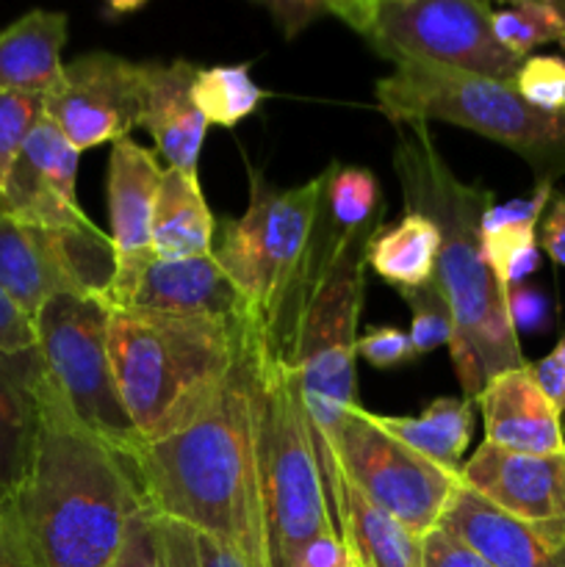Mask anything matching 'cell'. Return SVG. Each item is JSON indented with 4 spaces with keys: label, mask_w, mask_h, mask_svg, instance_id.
<instances>
[{
    "label": "cell",
    "mask_w": 565,
    "mask_h": 567,
    "mask_svg": "<svg viewBox=\"0 0 565 567\" xmlns=\"http://www.w3.org/2000/svg\"><path fill=\"white\" fill-rule=\"evenodd\" d=\"M554 194V183L537 181L532 194L526 197L507 199V203H493L485 210V219L482 225L496 227V225H524V227H537L543 219V210H546L548 199Z\"/></svg>",
    "instance_id": "d590c367"
},
{
    "label": "cell",
    "mask_w": 565,
    "mask_h": 567,
    "mask_svg": "<svg viewBox=\"0 0 565 567\" xmlns=\"http://www.w3.org/2000/svg\"><path fill=\"white\" fill-rule=\"evenodd\" d=\"M480 241L487 266L504 291L518 288L537 269V227L482 225Z\"/></svg>",
    "instance_id": "f546056e"
},
{
    "label": "cell",
    "mask_w": 565,
    "mask_h": 567,
    "mask_svg": "<svg viewBox=\"0 0 565 567\" xmlns=\"http://www.w3.org/2000/svg\"><path fill=\"white\" fill-rule=\"evenodd\" d=\"M42 114L78 153L122 142L142 116V64L114 53L78 55L42 97Z\"/></svg>",
    "instance_id": "4fadbf2b"
},
{
    "label": "cell",
    "mask_w": 565,
    "mask_h": 567,
    "mask_svg": "<svg viewBox=\"0 0 565 567\" xmlns=\"http://www.w3.org/2000/svg\"><path fill=\"white\" fill-rule=\"evenodd\" d=\"M515 92L541 111H565V59L530 55L513 81Z\"/></svg>",
    "instance_id": "d6a6232c"
},
{
    "label": "cell",
    "mask_w": 565,
    "mask_h": 567,
    "mask_svg": "<svg viewBox=\"0 0 565 567\" xmlns=\"http://www.w3.org/2000/svg\"><path fill=\"white\" fill-rule=\"evenodd\" d=\"M537 247L565 269V192H554L537 225Z\"/></svg>",
    "instance_id": "ab89813d"
},
{
    "label": "cell",
    "mask_w": 565,
    "mask_h": 567,
    "mask_svg": "<svg viewBox=\"0 0 565 567\" xmlns=\"http://www.w3.org/2000/svg\"><path fill=\"white\" fill-rule=\"evenodd\" d=\"M78 164L81 153L42 114L6 177L0 210L25 225L53 227V230L89 225L92 219L83 214L75 197Z\"/></svg>",
    "instance_id": "9a60e30c"
},
{
    "label": "cell",
    "mask_w": 565,
    "mask_h": 567,
    "mask_svg": "<svg viewBox=\"0 0 565 567\" xmlns=\"http://www.w3.org/2000/svg\"><path fill=\"white\" fill-rule=\"evenodd\" d=\"M197 548H199V565L203 567H249L244 563V557L238 551H233L225 543L214 540L208 535H197Z\"/></svg>",
    "instance_id": "f6af8a7d"
},
{
    "label": "cell",
    "mask_w": 565,
    "mask_h": 567,
    "mask_svg": "<svg viewBox=\"0 0 565 567\" xmlns=\"http://www.w3.org/2000/svg\"><path fill=\"white\" fill-rule=\"evenodd\" d=\"M374 233H338L319 205L310 247L308 299L294 343V365L302 385L327 502L336 485L338 432L349 410L358 404V321L369 269L366 249Z\"/></svg>",
    "instance_id": "5b68a950"
},
{
    "label": "cell",
    "mask_w": 565,
    "mask_h": 567,
    "mask_svg": "<svg viewBox=\"0 0 565 567\" xmlns=\"http://www.w3.org/2000/svg\"><path fill=\"white\" fill-rule=\"evenodd\" d=\"M161 540H164L166 567H203L199 565L197 532L177 520L161 518Z\"/></svg>",
    "instance_id": "60d3db41"
},
{
    "label": "cell",
    "mask_w": 565,
    "mask_h": 567,
    "mask_svg": "<svg viewBox=\"0 0 565 567\" xmlns=\"http://www.w3.org/2000/svg\"><path fill=\"white\" fill-rule=\"evenodd\" d=\"M131 310L253 321L247 299L214 252L186 260H153L133 291ZM255 324V321H253Z\"/></svg>",
    "instance_id": "44dd1931"
},
{
    "label": "cell",
    "mask_w": 565,
    "mask_h": 567,
    "mask_svg": "<svg viewBox=\"0 0 565 567\" xmlns=\"http://www.w3.org/2000/svg\"><path fill=\"white\" fill-rule=\"evenodd\" d=\"M66 44L64 11L33 9L0 31V94H48L59 83Z\"/></svg>",
    "instance_id": "603a6c76"
},
{
    "label": "cell",
    "mask_w": 565,
    "mask_h": 567,
    "mask_svg": "<svg viewBox=\"0 0 565 567\" xmlns=\"http://www.w3.org/2000/svg\"><path fill=\"white\" fill-rule=\"evenodd\" d=\"M253 321L114 308L109 358L142 443L203 419L219 399Z\"/></svg>",
    "instance_id": "277c9868"
},
{
    "label": "cell",
    "mask_w": 565,
    "mask_h": 567,
    "mask_svg": "<svg viewBox=\"0 0 565 567\" xmlns=\"http://www.w3.org/2000/svg\"><path fill=\"white\" fill-rule=\"evenodd\" d=\"M3 518H6V507L0 504V526H3Z\"/></svg>",
    "instance_id": "7dc6e473"
},
{
    "label": "cell",
    "mask_w": 565,
    "mask_h": 567,
    "mask_svg": "<svg viewBox=\"0 0 565 567\" xmlns=\"http://www.w3.org/2000/svg\"><path fill=\"white\" fill-rule=\"evenodd\" d=\"M258 474L269 567H299L325 535H338L325 476L310 435L302 385L291 358L271 354L260 338Z\"/></svg>",
    "instance_id": "52a82bcc"
},
{
    "label": "cell",
    "mask_w": 565,
    "mask_h": 567,
    "mask_svg": "<svg viewBox=\"0 0 565 567\" xmlns=\"http://www.w3.org/2000/svg\"><path fill=\"white\" fill-rule=\"evenodd\" d=\"M144 507L133 460L78 424L44 380L37 457L9 504L37 567H114Z\"/></svg>",
    "instance_id": "3957f363"
},
{
    "label": "cell",
    "mask_w": 565,
    "mask_h": 567,
    "mask_svg": "<svg viewBox=\"0 0 565 567\" xmlns=\"http://www.w3.org/2000/svg\"><path fill=\"white\" fill-rule=\"evenodd\" d=\"M493 33L518 59H530L532 50L548 42L565 50V14L557 0H521L493 11Z\"/></svg>",
    "instance_id": "f1b7e54d"
},
{
    "label": "cell",
    "mask_w": 565,
    "mask_h": 567,
    "mask_svg": "<svg viewBox=\"0 0 565 567\" xmlns=\"http://www.w3.org/2000/svg\"><path fill=\"white\" fill-rule=\"evenodd\" d=\"M474 404L482 410L487 446L541 457L565 454L563 415L537 388L535 377L530 374V363L493 377Z\"/></svg>",
    "instance_id": "ffe728a7"
},
{
    "label": "cell",
    "mask_w": 565,
    "mask_h": 567,
    "mask_svg": "<svg viewBox=\"0 0 565 567\" xmlns=\"http://www.w3.org/2000/svg\"><path fill=\"white\" fill-rule=\"evenodd\" d=\"M0 567H37L9 507H6L3 526H0Z\"/></svg>",
    "instance_id": "7bdbcfd3"
},
{
    "label": "cell",
    "mask_w": 565,
    "mask_h": 567,
    "mask_svg": "<svg viewBox=\"0 0 565 567\" xmlns=\"http://www.w3.org/2000/svg\"><path fill=\"white\" fill-rule=\"evenodd\" d=\"M563 449H565V419H563Z\"/></svg>",
    "instance_id": "c3c4849f"
},
{
    "label": "cell",
    "mask_w": 565,
    "mask_h": 567,
    "mask_svg": "<svg viewBox=\"0 0 565 567\" xmlns=\"http://www.w3.org/2000/svg\"><path fill=\"white\" fill-rule=\"evenodd\" d=\"M44 371L39 349L0 352V504L9 507L31 474L42 432Z\"/></svg>",
    "instance_id": "d6986e66"
},
{
    "label": "cell",
    "mask_w": 565,
    "mask_h": 567,
    "mask_svg": "<svg viewBox=\"0 0 565 567\" xmlns=\"http://www.w3.org/2000/svg\"><path fill=\"white\" fill-rule=\"evenodd\" d=\"M216 221L194 175L164 169L153 216L155 260H186L214 252Z\"/></svg>",
    "instance_id": "cb8c5ba5"
},
{
    "label": "cell",
    "mask_w": 565,
    "mask_h": 567,
    "mask_svg": "<svg viewBox=\"0 0 565 567\" xmlns=\"http://www.w3.org/2000/svg\"><path fill=\"white\" fill-rule=\"evenodd\" d=\"M460 485L510 518L565 529V454H515L482 443L460 468Z\"/></svg>",
    "instance_id": "2e32d148"
},
{
    "label": "cell",
    "mask_w": 565,
    "mask_h": 567,
    "mask_svg": "<svg viewBox=\"0 0 565 567\" xmlns=\"http://www.w3.org/2000/svg\"><path fill=\"white\" fill-rule=\"evenodd\" d=\"M114 567H166L161 515H155L150 504L127 526L125 546H122Z\"/></svg>",
    "instance_id": "836d02e7"
},
{
    "label": "cell",
    "mask_w": 565,
    "mask_h": 567,
    "mask_svg": "<svg viewBox=\"0 0 565 567\" xmlns=\"http://www.w3.org/2000/svg\"><path fill=\"white\" fill-rule=\"evenodd\" d=\"M330 14L393 66H446L513 83L526 61L499 42L482 0H338Z\"/></svg>",
    "instance_id": "9c48e42d"
},
{
    "label": "cell",
    "mask_w": 565,
    "mask_h": 567,
    "mask_svg": "<svg viewBox=\"0 0 565 567\" xmlns=\"http://www.w3.org/2000/svg\"><path fill=\"white\" fill-rule=\"evenodd\" d=\"M358 358L374 369H397L415 360V352L408 332L397 327H369L363 336H358Z\"/></svg>",
    "instance_id": "e575fe53"
},
{
    "label": "cell",
    "mask_w": 565,
    "mask_h": 567,
    "mask_svg": "<svg viewBox=\"0 0 565 567\" xmlns=\"http://www.w3.org/2000/svg\"><path fill=\"white\" fill-rule=\"evenodd\" d=\"M507 313L513 321V330H537L546 319V299L532 288H510L507 291Z\"/></svg>",
    "instance_id": "b9f144b4"
},
{
    "label": "cell",
    "mask_w": 565,
    "mask_h": 567,
    "mask_svg": "<svg viewBox=\"0 0 565 567\" xmlns=\"http://www.w3.org/2000/svg\"><path fill=\"white\" fill-rule=\"evenodd\" d=\"M377 424L393 437L430 460L438 468L460 476L463 468V454L471 443L474 432V402L471 399L441 396L430 402V408L415 419L404 415H374Z\"/></svg>",
    "instance_id": "484cf974"
},
{
    "label": "cell",
    "mask_w": 565,
    "mask_h": 567,
    "mask_svg": "<svg viewBox=\"0 0 565 567\" xmlns=\"http://www.w3.org/2000/svg\"><path fill=\"white\" fill-rule=\"evenodd\" d=\"M192 97L208 125L236 127L258 111L266 92L249 75V64H219L197 70Z\"/></svg>",
    "instance_id": "83f0119b"
},
{
    "label": "cell",
    "mask_w": 565,
    "mask_h": 567,
    "mask_svg": "<svg viewBox=\"0 0 565 567\" xmlns=\"http://www.w3.org/2000/svg\"><path fill=\"white\" fill-rule=\"evenodd\" d=\"M116 258L111 236L83 227H37L0 210V286L37 319L59 293L111 299Z\"/></svg>",
    "instance_id": "7c38bea8"
},
{
    "label": "cell",
    "mask_w": 565,
    "mask_h": 567,
    "mask_svg": "<svg viewBox=\"0 0 565 567\" xmlns=\"http://www.w3.org/2000/svg\"><path fill=\"white\" fill-rule=\"evenodd\" d=\"M552 360H554V363H557L559 374L565 377V336L559 338V343H557V347L552 349ZM563 419H565V415H563Z\"/></svg>",
    "instance_id": "bcb514c9"
},
{
    "label": "cell",
    "mask_w": 565,
    "mask_h": 567,
    "mask_svg": "<svg viewBox=\"0 0 565 567\" xmlns=\"http://www.w3.org/2000/svg\"><path fill=\"white\" fill-rule=\"evenodd\" d=\"M399 297L408 302L410 308V343H413L415 358L435 352L438 347H449L454 336L452 310H449L446 299L438 291L435 280L430 286L413 288V291H402Z\"/></svg>",
    "instance_id": "4dcf8cb0"
},
{
    "label": "cell",
    "mask_w": 565,
    "mask_h": 567,
    "mask_svg": "<svg viewBox=\"0 0 565 567\" xmlns=\"http://www.w3.org/2000/svg\"><path fill=\"white\" fill-rule=\"evenodd\" d=\"M330 513L338 537L358 567H424L421 537L410 535L393 515L369 502L347 480L338 482Z\"/></svg>",
    "instance_id": "7402d4cb"
},
{
    "label": "cell",
    "mask_w": 565,
    "mask_h": 567,
    "mask_svg": "<svg viewBox=\"0 0 565 567\" xmlns=\"http://www.w3.org/2000/svg\"><path fill=\"white\" fill-rule=\"evenodd\" d=\"M347 480L355 491L386 509L410 535L424 537L441 520L460 487V476L438 468L377 424L374 413L355 404L336 441V493Z\"/></svg>",
    "instance_id": "8fae6325"
},
{
    "label": "cell",
    "mask_w": 565,
    "mask_h": 567,
    "mask_svg": "<svg viewBox=\"0 0 565 567\" xmlns=\"http://www.w3.org/2000/svg\"><path fill=\"white\" fill-rule=\"evenodd\" d=\"M438 526L493 567H565V529L510 518L463 485L454 491Z\"/></svg>",
    "instance_id": "e0dca14e"
},
{
    "label": "cell",
    "mask_w": 565,
    "mask_h": 567,
    "mask_svg": "<svg viewBox=\"0 0 565 567\" xmlns=\"http://www.w3.org/2000/svg\"><path fill=\"white\" fill-rule=\"evenodd\" d=\"M158 158L133 142L131 136L116 142L109 155V216L111 247L116 258V277L111 288V305L127 308L138 280L155 260L153 216L161 186Z\"/></svg>",
    "instance_id": "5bb4252c"
},
{
    "label": "cell",
    "mask_w": 565,
    "mask_h": 567,
    "mask_svg": "<svg viewBox=\"0 0 565 567\" xmlns=\"http://www.w3.org/2000/svg\"><path fill=\"white\" fill-rule=\"evenodd\" d=\"M39 116H42V94H0V192Z\"/></svg>",
    "instance_id": "1f68e13d"
},
{
    "label": "cell",
    "mask_w": 565,
    "mask_h": 567,
    "mask_svg": "<svg viewBox=\"0 0 565 567\" xmlns=\"http://www.w3.org/2000/svg\"><path fill=\"white\" fill-rule=\"evenodd\" d=\"M114 305L94 297L59 293L37 313V349L48 380L78 424L133 460L144 446L122 404L109 358Z\"/></svg>",
    "instance_id": "30bf717a"
},
{
    "label": "cell",
    "mask_w": 565,
    "mask_h": 567,
    "mask_svg": "<svg viewBox=\"0 0 565 567\" xmlns=\"http://www.w3.org/2000/svg\"><path fill=\"white\" fill-rule=\"evenodd\" d=\"M321 214L338 233L380 230L382 188L374 172L332 164L321 175Z\"/></svg>",
    "instance_id": "4316f807"
},
{
    "label": "cell",
    "mask_w": 565,
    "mask_h": 567,
    "mask_svg": "<svg viewBox=\"0 0 565 567\" xmlns=\"http://www.w3.org/2000/svg\"><path fill=\"white\" fill-rule=\"evenodd\" d=\"M37 349V324L0 286V352Z\"/></svg>",
    "instance_id": "f35d334b"
},
{
    "label": "cell",
    "mask_w": 565,
    "mask_h": 567,
    "mask_svg": "<svg viewBox=\"0 0 565 567\" xmlns=\"http://www.w3.org/2000/svg\"><path fill=\"white\" fill-rule=\"evenodd\" d=\"M321 175L297 188H275L249 172L247 214L222 225L214 258L247 299L271 354L294 360V305L314 244Z\"/></svg>",
    "instance_id": "8992f818"
},
{
    "label": "cell",
    "mask_w": 565,
    "mask_h": 567,
    "mask_svg": "<svg viewBox=\"0 0 565 567\" xmlns=\"http://www.w3.org/2000/svg\"><path fill=\"white\" fill-rule=\"evenodd\" d=\"M421 565L424 567H493L465 543L435 526L421 537Z\"/></svg>",
    "instance_id": "8d00e7d4"
},
{
    "label": "cell",
    "mask_w": 565,
    "mask_h": 567,
    "mask_svg": "<svg viewBox=\"0 0 565 567\" xmlns=\"http://www.w3.org/2000/svg\"><path fill=\"white\" fill-rule=\"evenodd\" d=\"M299 567H352V557H349L341 537L325 535L310 543Z\"/></svg>",
    "instance_id": "ee69618b"
},
{
    "label": "cell",
    "mask_w": 565,
    "mask_h": 567,
    "mask_svg": "<svg viewBox=\"0 0 565 567\" xmlns=\"http://www.w3.org/2000/svg\"><path fill=\"white\" fill-rule=\"evenodd\" d=\"M258 385L260 330L249 327L208 413L164 441L138 446L133 465L155 515L225 543L249 567H269L258 474Z\"/></svg>",
    "instance_id": "6da1fadb"
},
{
    "label": "cell",
    "mask_w": 565,
    "mask_h": 567,
    "mask_svg": "<svg viewBox=\"0 0 565 567\" xmlns=\"http://www.w3.org/2000/svg\"><path fill=\"white\" fill-rule=\"evenodd\" d=\"M258 6L269 11L271 22L280 28L286 42L297 39L319 17L330 14V3H319V0H258Z\"/></svg>",
    "instance_id": "74e56055"
},
{
    "label": "cell",
    "mask_w": 565,
    "mask_h": 567,
    "mask_svg": "<svg viewBox=\"0 0 565 567\" xmlns=\"http://www.w3.org/2000/svg\"><path fill=\"white\" fill-rule=\"evenodd\" d=\"M393 172L404 210L430 216L441 230L435 286L452 310L449 354L454 374L465 399L474 402L493 377L526 365L507 313V291L493 277L480 241L493 192L480 183H463L449 169L427 122H410L408 131L399 133Z\"/></svg>",
    "instance_id": "7a4b0ae2"
},
{
    "label": "cell",
    "mask_w": 565,
    "mask_h": 567,
    "mask_svg": "<svg viewBox=\"0 0 565 567\" xmlns=\"http://www.w3.org/2000/svg\"><path fill=\"white\" fill-rule=\"evenodd\" d=\"M441 230L435 221L415 210H404L402 221L380 227L366 249V266L388 286L402 291L430 286L435 280Z\"/></svg>",
    "instance_id": "d4e9b609"
},
{
    "label": "cell",
    "mask_w": 565,
    "mask_h": 567,
    "mask_svg": "<svg viewBox=\"0 0 565 567\" xmlns=\"http://www.w3.org/2000/svg\"><path fill=\"white\" fill-rule=\"evenodd\" d=\"M352 567H358V565H355V563H352Z\"/></svg>",
    "instance_id": "681fc988"
},
{
    "label": "cell",
    "mask_w": 565,
    "mask_h": 567,
    "mask_svg": "<svg viewBox=\"0 0 565 567\" xmlns=\"http://www.w3.org/2000/svg\"><path fill=\"white\" fill-rule=\"evenodd\" d=\"M199 66L192 61H147L142 64V116L138 127H147L155 150L166 161V169H181L197 177L208 122L192 97Z\"/></svg>",
    "instance_id": "ac0fdd59"
},
{
    "label": "cell",
    "mask_w": 565,
    "mask_h": 567,
    "mask_svg": "<svg viewBox=\"0 0 565 567\" xmlns=\"http://www.w3.org/2000/svg\"><path fill=\"white\" fill-rule=\"evenodd\" d=\"M391 122H449L513 150L537 181L565 175V111H541L513 83L446 66L399 64L374 89Z\"/></svg>",
    "instance_id": "ba28073f"
}]
</instances>
